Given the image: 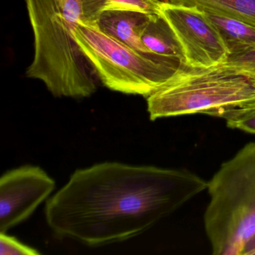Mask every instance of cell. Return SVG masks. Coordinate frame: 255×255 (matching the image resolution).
<instances>
[{
  "mask_svg": "<svg viewBox=\"0 0 255 255\" xmlns=\"http://www.w3.org/2000/svg\"><path fill=\"white\" fill-rule=\"evenodd\" d=\"M207 189L204 228L213 255H243L255 235V142L224 162Z\"/></svg>",
  "mask_w": 255,
  "mask_h": 255,
  "instance_id": "obj_4",
  "label": "cell"
},
{
  "mask_svg": "<svg viewBox=\"0 0 255 255\" xmlns=\"http://www.w3.org/2000/svg\"><path fill=\"white\" fill-rule=\"evenodd\" d=\"M156 1H165V0H156Z\"/></svg>",
  "mask_w": 255,
  "mask_h": 255,
  "instance_id": "obj_16",
  "label": "cell"
},
{
  "mask_svg": "<svg viewBox=\"0 0 255 255\" xmlns=\"http://www.w3.org/2000/svg\"><path fill=\"white\" fill-rule=\"evenodd\" d=\"M186 169L107 162L76 171L45 206L58 237L101 246L136 237L207 189Z\"/></svg>",
  "mask_w": 255,
  "mask_h": 255,
  "instance_id": "obj_1",
  "label": "cell"
},
{
  "mask_svg": "<svg viewBox=\"0 0 255 255\" xmlns=\"http://www.w3.org/2000/svg\"><path fill=\"white\" fill-rule=\"evenodd\" d=\"M141 39L150 53L177 58L186 63L183 49L171 26L161 14H153L141 32Z\"/></svg>",
  "mask_w": 255,
  "mask_h": 255,
  "instance_id": "obj_10",
  "label": "cell"
},
{
  "mask_svg": "<svg viewBox=\"0 0 255 255\" xmlns=\"http://www.w3.org/2000/svg\"><path fill=\"white\" fill-rule=\"evenodd\" d=\"M83 22L95 23L104 11L130 9L147 14H160L162 1L156 0H81Z\"/></svg>",
  "mask_w": 255,
  "mask_h": 255,
  "instance_id": "obj_12",
  "label": "cell"
},
{
  "mask_svg": "<svg viewBox=\"0 0 255 255\" xmlns=\"http://www.w3.org/2000/svg\"><path fill=\"white\" fill-rule=\"evenodd\" d=\"M151 121L183 115L223 119L255 104V83L228 62L210 68L183 65L162 87L147 98Z\"/></svg>",
  "mask_w": 255,
  "mask_h": 255,
  "instance_id": "obj_3",
  "label": "cell"
},
{
  "mask_svg": "<svg viewBox=\"0 0 255 255\" xmlns=\"http://www.w3.org/2000/svg\"><path fill=\"white\" fill-rule=\"evenodd\" d=\"M227 62L244 71L255 83V49L241 54L229 56Z\"/></svg>",
  "mask_w": 255,
  "mask_h": 255,
  "instance_id": "obj_15",
  "label": "cell"
},
{
  "mask_svg": "<svg viewBox=\"0 0 255 255\" xmlns=\"http://www.w3.org/2000/svg\"><path fill=\"white\" fill-rule=\"evenodd\" d=\"M73 32L100 81L115 92L147 98L186 64L177 58L131 48L104 33L95 23L79 22Z\"/></svg>",
  "mask_w": 255,
  "mask_h": 255,
  "instance_id": "obj_5",
  "label": "cell"
},
{
  "mask_svg": "<svg viewBox=\"0 0 255 255\" xmlns=\"http://www.w3.org/2000/svg\"><path fill=\"white\" fill-rule=\"evenodd\" d=\"M25 1L35 47L26 77L42 81L56 98L93 95L101 81L73 32L83 22L81 0Z\"/></svg>",
  "mask_w": 255,
  "mask_h": 255,
  "instance_id": "obj_2",
  "label": "cell"
},
{
  "mask_svg": "<svg viewBox=\"0 0 255 255\" xmlns=\"http://www.w3.org/2000/svg\"><path fill=\"white\" fill-rule=\"evenodd\" d=\"M223 119L228 128L255 134V104L228 113Z\"/></svg>",
  "mask_w": 255,
  "mask_h": 255,
  "instance_id": "obj_13",
  "label": "cell"
},
{
  "mask_svg": "<svg viewBox=\"0 0 255 255\" xmlns=\"http://www.w3.org/2000/svg\"><path fill=\"white\" fill-rule=\"evenodd\" d=\"M160 14L177 37L186 65L210 68L227 62L228 49L202 10L162 1Z\"/></svg>",
  "mask_w": 255,
  "mask_h": 255,
  "instance_id": "obj_6",
  "label": "cell"
},
{
  "mask_svg": "<svg viewBox=\"0 0 255 255\" xmlns=\"http://www.w3.org/2000/svg\"><path fill=\"white\" fill-rule=\"evenodd\" d=\"M202 11L219 32L229 56L255 49V26L213 11Z\"/></svg>",
  "mask_w": 255,
  "mask_h": 255,
  "instance_id": "obj_9",
  "label": "cell"
},
{
  "mask_svg": "<svg viewBox=\"0 0 255 255\" xmlns=\"http://www.w3.org/2000/svg\"><path fill=\"white\" fill-rule=\"evenodd\" d=\"M163 2L197 7L255 26V0H165Z\"/></svg>",
  "mask_w": 255,
  "mask_h": 255,
  "instance_id": "obj_11",
  "label": "cell"
},
{
  "mask_svg": "<svg viewBox=\"0 0 255 255\" xmlns=\"http://www.w3.org/2000/svg\"><path fill=\"white\" fill-rule=\"evenodd\" d=\"M151 14L136 10L104 11L95 24L104 33L141 53H150L141 39V32Z\"/></svg>",
  "mask_w": 255,
  "mask_h": 255,
  "instance_id": "obj_8",
  "label": "cell"
},
{
  "mask_svg": "<svg viewBox=\"0 0 255 255\" xmlns=\"http://www.w3.org/2000/svg\"><path fill=\"white\" fill-rule=\"evenodd\" d=\"M0 255H38L39 252L33 248L26 246L6 233L0 234Z\"/></svg>",
  "mask_w": 255,
  "mask_h": 255,
  "instance_id": "obj_14",
  "label": "cell"
},
{
  "mask_svg": "<svg viewBox=\"0 0 255 255\" xmlns=\"http://www.w3.org/2000/svg\"><path fill=\"white\" fill-rule=\"evenodd\" d=\"M56 183L38 166L11 170L0 179V232L26 220L54 190Z\"/></svg>",
  "mask_w": 255,
  "mask_h": 255,
  "instance_id": "obj_7",
  "label": "cell"
}]
</instances>
